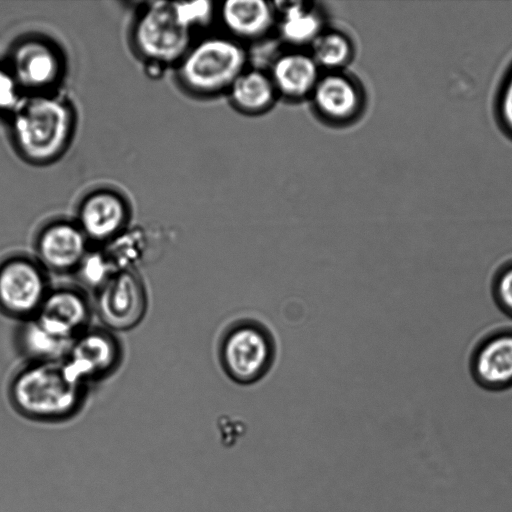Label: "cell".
I'll return each mask as SVG.
<instances>
[{
    "label": "cell",
    "mask_w": 512,
    "mask_h": 512,
    "mask_svg": "<svg viewBox=\"0 0 512 512\" xmlns=\"http://www.w3.org/2000/svg\"><path fill=\"white\" fill-rule=\"evenodd\" d=\"M148 291L137 270H122L95 291L93 308L103 326L113 332L128 331L144 319Z\"/></svg>",
    "instance_id": "obj_6"
},
{
    "label": "cell",
    "mask_w": 512,
    "mask_h": 512,
    "mask_svg": "<svg viewBox=\"0 0 512 512\" xmlns=\"http://www.w3.org/2000/svg\"><path fill=\"white\" fill-rule=\"evenodd\" d=\"M492 111L497 127L512 142V59L497 83Z\"/></svg>",
    "instance_id": "obj_23"
},
{
    "label": "cell",
    "mask_w": 512,
    "mask_h": 512,
    "mask_svg": "<svg viewBox=\"0 0 512 512\" xmlns=\"http://www.w3.org/2000/svg\"><path fill=\"white\" fill-rule=\"evenodd\" d=\"M310 98L316 113L333 124L350 123L364 106L361 88L341 71L321 74Z\"/></svg>",
    "instance_id": "obj_12"
},
{
    "label": "cell",
    "mask_w": 512,
    "mask_h": 512,
    "mask_svg": "<svg viewBox=\"0 0 512 512\" xmlns=\"http://www.w3.org/2000/svg\"><path fill=\"white\" fill-rule=\"evenodd\" d=\"M122 360L123 346L116 333L90 326L74 339L63 363L72 377L88 387L112 375Z\"/></svg>",
    "instance_id": "obj_7"
},
{
    "label": "cell",
    "mask_w": 512,
    "mask_h": 512,
    "mask_svg": "<svg viewBox=\"0 0 512 512\" xmlns=\"http://www.w3.org/2000/svg\"><path fill=\"white\" fill-rule=\"evenodd\" d=\"M89 240L77 223L55 221L41 229L34 256L48 272L75 273L89 251Z\"/></svg>",
    "instance_id": "obj_11"
},
{
    "label": "cell",
    "mask_w": 512,
    "mask_h": 512,
    "mask_svg": "<svg viewBox=\"0 0 512 512\" xmlns=\"http://www.w3.org/2000/svg\"><path fill=\"white\" fill-rule=\"evenodd\" d=\"M268 74L278 96L302 100L310 97L322 73L309 52L296 49L278 54Z\"/></svg>",
    "instance_id": "obj_14"
},
{
    "label": "cell",
    "mask_w": 512,
    "mask_h": 512,
    "mask_svg": "<svg viewBox=\"0 0 512 512\" xmlns=\"http://www.w3.org/2000/svg\"><path fill=\"white\" fill-rule=\"evenodd\" d=\"M119 271L137 270L156 252L148 234L142 228H127L115 238L101 245Z\"/></svg>",
    "instance_id": "obj_20"
},
{
    "label": "cell",
    "mask_w": 512,
    "mask_h": 512,
    "mask_svg": "<svg viewBox=\"0 0 512 512\" xmlns=\"http://www.w3.org/2000/svg\"><path fill=\"white\" fill-rule=\"evenodd\" d=\"M218 14L229 36L239 42L263 39L276 23L274 5L264 0H228Z\"/></svg>",
    "instance_id": "obj_15"
},
{
    "label": "cell",
    "mask_w": 512,
    "mask_h": 512,
    "mask_svg": "<svg viewBox=\"0 0 512 512\" xmlns=\"http://www.w3.org/2000/svg\"><path fill=\"white\" fill-rule=\"evenodd\" d=\"M469 370L485 390L512 388V327L496 328L481 337L471 351Z\"/></svg>",
    "instance_id": "obj_10"
},
{
    "label": "cell",
    "mask_w": 512,
    "mask_h": 512,
    "mask_svg": "<svg viewBox=\"0 0 512 512\" xmlns=\"http://www.w3.org/2000/svg\"><path fill=\"white\" fill-rule=\"evenodd\" d=\"M274 7L279 12V36L289 45L310 46L324 30L321 15L305 2H280Z\"/></svg>",
    "instance_id": "obj_18"
},
{
    "label": "cell",
    "mask_w": 512,
    "mask_h": 512,
    "mask_svg": "<svg viewBox=\"0 0 512 512\" xmlns=\"http://www.w3.org/2000/svg\"><path fill=\"white\" fill-rule=\"evenodd\" d=\"M173 4L178 18L189 30L192 27L207 24L214 14V5L208 0Z\"/></svg>",
    "instance_id": "obj_25"
},
{
    "label": "cell",
    "mask_w": 512,
    "mask_h": 512,
    "mask_svg": "<svg viewBox=\"0 0 512 512\" xmlns=\"http://www.w3.org/2000/svg\"><path fill=\"white\" fill-rule=\"evenodd\" d=\"M52 288L34 255L14 254L0 264V308L22 321L33 318Z\"/></svg>",
    "instance_id": "obj_4"
},
{
    "label": "cell",
    "mask_w": 512,
    "mask_h": 512,
    "mask_svg": "<svg viewBox=\"0 0 512 512\" xmlns=\"http://www.w3.org/2000/svg\"><path fill=\"white\" fill-rule=\"evenodd\" d=\"M128 211L123 200L111 192H97L86 198L77 224L89 242L106 244L125 229Z\"/></svg>",
    "instance_id": "obj_13"
},
{
    "label": "cell",
    "mask_w": 512,
    "mask_h": 512,
    "mask_svg": "<svg viewBox=\"0 0 512 512\" xmlns=\"http://www.w3.org/2000/svg\"><path fill=\"white\" fill-rule=\"evenodd\" d=\"M87 386L77 381L63 361H27L13 376L9 395L14 408L30 420L62 422L83 407Z\"/></svg>",
    "instance_id": "obj_1"
},
{
    "label": "cell",
    "mask_w": 512,
    "mask_h": 512,
    "mask_svg": "<svg viewBox=\"0 0 512 512\" xmlns=\"http://www.w3.org/2000/svg\"><path fill=\"white\" fill-rule=\"evenodd\" d=\"M248 53L230 36H212L189 49L182 59L180 76L192 91L202 95L227 92L246 69Z\"/></svg>",
    "instance_id": "obj_3"
},
{
    "label": "cell",
    "mask_w": 512,
    "mask_h": 512,
    "mask_svg": "<svg viewBox=\"0 0 512 512\" xmlns=\"http://www.w3.org/2000/svg\"><path fill=\"white\" fill-rule=\"evenodd\" d=\"M309 53L321 70L332 72L341 71L350 63L354 49L347 35L324 29L311 43Z\"/></svg>",
    "instance_id": "obj_21"
},
{
    "label": "cell",
    "mask_w": 512,
    "mask_h": 512,
    "mask_svg": "<svg viewBox=\"0 0 512 512\" xmlns=\"http://www.w3.org/2000/svg\"><path fill=\"white\" fill-rule=\"evenodd\" d=\"M12 130L21 152L43 162L65 147L71 129L70 112L61 101L46 96L22 100L13 112Z\"/></svg>",
    "instance_id": "obj_2"
},
{
    "label": "cell",
    "mask_w": 512,
    "mask_h": 512,
    "mask_svg": "<svg viewBox=\"0 0 512 512\" xmlns=\"http://www.w3.org/2000/svg\"><path fill=\"white\" fill-rule=\"evenodd\" d=\"M17 341L27 361H63L74 340L56 336L31 318L22 321Z\"/></svg>",
    "instance_id": "obj_19"
},
{
    "label": "cell",
    "mask_w": 512,
    "mask_h": 512,
    "mask_svg": "<svg viewBox=\"0 0 512 512\" xmlns=\"http://www.w3.org/2000/svg\"><path fill=\"white\" fill-rule=\"evenodd\" d=\"M232 105L247 115L268 111L278 97L268 72L250 68L241 72L227 91Z\"/></svg>",
    "instance_id": "obj_17"
},
{
    "label": "cell",
    "mask_w": 512,
    "mask_h": 512,
    "mask_svg": "<svg viewBox=\"0 0 512 512\" xmlns=\"http://www.w3.org/2000/svg\"><path fill=\"white\" fill-rule=\"evenodd\" d=\"M93 311L84 288L61 285L50 289L33 318L56 336L73 341L91 326Z\"/></svg>",
    "instance_id": "obj_9"
},
{
    "label": "cell",
    "mask_w": 512,
    "mask_h": 512,
    "mask_svg": "<svg viewBox=\"0 0 512 512\" xmlns=\"http://www.w3.org/2000/svg\"><path fill=\"white\" fill-rule=\"evenodd\" d=\"M491 293L500 311L512 318V259L501 264L495 271Z\"/></svg>",
    "instance_id": "obj_24"
},
{
    "label": "cell",
    "mask_w": 512,
    "mask_h": 512,
    "mask_svg": "<svg viewBox=\"0 0 512 512\" xmlns=\"http://www.w3.org/2000/svg\"><path fill=\"white\" fill-rule=\"evenodd\" d=\"M59 68L58 56L42 42H25L14 51L12 73L19 85L44 87L57 78Z\"/></svg>",
    "instance_id": "obj_16"
},
{
    "label": "cell",
    "mask_w": 512,
    "mask_h": 512,
    "mask_svg": "<svg viewBox=\"0 0 512 512\" xmlns=\"http://www.w3.org/2000/svg\"><path fill=\"white\" fill-rule=\"evenodd\" d=\"M134 36L140 52L155 61L172 62L189 50L190 30L172 2L152 3L139 19Z\"/></svg>",
    "instance_id": "obj_8"
},
{
    "label": "cell",
    "mask_w": 512,
    "mask_h": 512,
    "mask_svg": "<svg viewBox=\"0 0 512 512\" xmlns=\"http://www.w3.org/2000/svg\"><path fill=\"white\" fill-rule=\"evenodd\" d=\"M18 86L13 73L0 67V112H14L17 109L22 101Z\"/></svg>",
    "instance_id": "obj_26"
},
{
    "label": "cell",
    "mask_w": 512,
    "mask_h": 512,
    "mask_svg": "<svg viewBox=\"0 0 512 512\" xmlns=\"http://www.w3.org/2000/svg\"><path fill=\"white\" fill-rule=\"evenodd\" d=\"M220 360L227 375L249 384L265 375L274 357L268 330L254 321H241L228 329L220 344Z\"/></svg>",
    "instance_id": "obj_5"
},
{
    "label": "cell",
    "mask_w": 512,
    "mask_h": 512,
    "mask_svg": "<svg viewBox=\"0 0 512 512\" xmlns=\"http://www.w3.org/2000/svg\"><path fill=\"white\" fill-rule=\"evenodd\" d=\"M119 270L102 246L90 248L75 274L84 287L94 292L103 286Z\"/></svg>",
    "instance_id": "obj_22"
}]
</instances>
